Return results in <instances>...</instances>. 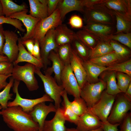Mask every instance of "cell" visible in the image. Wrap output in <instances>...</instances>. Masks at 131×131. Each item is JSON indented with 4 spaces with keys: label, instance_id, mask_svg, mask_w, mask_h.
I'll return each mask as SVG.
<instances>
[{
    "label": "cell",
    "instance_id": "1",
    "mask_svg": "<svg viewBox=\"0 0 131 131\" xmlns=\"http://www.w3.org/2000/svg\"><path fill=\"white\" fill-rule=\"evenodd\" d=\"M0 115L8 126L14 131H39L38 124L20 106L2 109L0 111Z\"/></svg>",
    "mask_w": 131,
    "mask_h": 131
},
{
    "label": "cell",
    "instance_id": "2",
    "mask_svg": "<svg viewBox=\"0 0 131 131\" xmlns=\"http://www.w3.org/2000/svg\"><path fill=\"white\" fill-rule=\"evenodd\" d=\"M83 13L86 23L93 22L115 26V18L113 11L102 3L91 8H84Z\"/></svg>",
    "mask_w": 131,
    "mask_h": 131
},
{
    "label": "cell",
    "instance_id": "3",
    "mask_svg": "<svg viewBox=\"0 0 131 131\" xmlns=\"http://www.w3.org/2000/svg\"><path fill=\"white\" fill-rule=\"evenodd\" d=\"M36 67L27 63L23 66L14 65L11 74L14 80L23 81L31 91L37 90L39 88L37 81L34 76Z\"/></svg>",
    "mask_w": 131,
    "mask_h": 131
},
{
    "label": "cell",
    "instance_id": "4",
    "mask_svg": "<svg viewBox=\"0 0 131 131\" xmlns=\"http://www.w3.org/2000/svg\"><path fill=\"white\" fill-rule=\"evenodd\" d=\"M131 109V101L120 93L115 96L114 102L107 119L111 123L120 124Z\"/></svg>",
    "mask_w": 131,
    "mask_h": 131
},
{
    "label": "cell",
    "instance_id": "5",
    "mask_svg": "<svg viewBox=\"0 0 131 131\" xmlns=\"http://www.w3.org/2000/svg\"><path fill=\"white\" fill-rule=\"evenodd\" d=\"M35 73L41 80L45 94L54 101L56 109L60 108L62 102L61 94L64 90L62 86L58 85L51 75L46 73L43 74L38 68L36 67Z\"/></svg>",
    "mask_w": 131,
    "mask_h": 131
},
{
    "label": "cell",
    "instance_id": "6",
    "mask_svg": "<svg viewBox=\"0 0 131 131\" xmlns=\"http://www.w3.org/2000/svg\"><path fill=\"white\" fill-rule=\"evenodd\" d=\"M62 23L60 12L58 9H56L51 15L41 19L37 25L31 39L34 41L37 40L40 42L49 31L55 29Z\"/></svg>",
    "mask_w": 131,
    "mask_h": 131
},
{
    "label": "cell",
    "instance_id": "7",
    "mask_svg": "<svg viewBox=\"0 0 131 131\" xmlns=\"http://www.w3.org/2000/svg\"><path fill=\"white\" fill-rule=\"evenodd\" d=\"M20 82L15 80L13 86V92L16 94V97L13 101L8 102V107L16 106H20L24 112L29 114L32 111L34 106L39 103L47 101L51 102L54 101L46 94L40 98L35 99H27L22 98L19 95L18 90Z\"/></svg>",
    "mask_w": 131,
    "mask_h": 131
},
{
    "label": "cell",
    "instance_id": "8",
    "mask_svg": "<svg viewBox=\"0 0 131 131\" xmlns=\"http://www.w3.org/2000/svg\"><path fill=\"white\" fill-rule=\"evenodd\" d=\"M116 95L107 93L104 90L97 102L88 109L102 122L107 120L115 101Z\"/></svg>",
    "mask_w": 131,
    "mask_h": 131
},
{
    "label": "cell",
    "instance_id": "9",
    "mask_svg": "<svg viewBox=\"0 0 131 131\" xmlns=\"http://www.w3.org/2000/svg\"><path fill=\"white\" fill-rule=\"evenodd\" d=\"M106 88V82L100 80L95 83L87 82L81 89L80 97L86 102L88 109L98 100Z\"/></svg>",
    "mask_w": 131,
    "mask_h": 131
},
{
    "label": "cell",
    "instance_id": "10",
    "mask_svg": "<svg viewBox=\"0 0 131 131\" xmlns=\"http://www.w3.org/2000/svg\"><path fill=\"white\" fill-rule=\"evenodd\" d=\"M61 85L67 94L74 98L80 97L81 89L70 64L65 66L61 76Z\"/></svg>",
    "mask_w": 131,
    "mask_h": 131
},
{
    "label": "cell",
    "instance_id": "11",
    "mask_svg": "<svg viewBox=\"0 0 131 131\" xmlns=\"http://www.w3.org/2000/svg\"><path fill=\"white\" fill-rule=\"evenodd\" d=\"M55 29H53L49 31L43 38L39 42L41 60L44 71L50 63L48 59L50 52L52 50L56 51L58 47L55 39Z\"/></svg>",
    "mask_w": 131,
    "mask_h": 131
},
{
    "label": "cell",
    "instance_id": "12",
    "mask_svg": "<svg viewBox=\"0 0 131 131\" xmlns=\"http://www.w3.org/2000/svg\"><path fill=\"white\" fill-rule=\"evenodd\" d=\"M83 29L94 35L100 40L107 41L109 37L116 31L115 25L93 22L86 23Z\"/></svg>",
    "mask_w": 131,
    "mask_h": 131
},
{
    "label": "cell",
    "instance_id": "13",
    "mask_svg": "<svg viewBox=\"0 0 131 131\" xmlns=\"http://www.w3.org/2000/svg\"><path fill=\"white\" fill-rule=\"evenodd\" d=\"M5 41L3 49V53L8 58L9 61L13 63L16 59L19 52L17 41L18 36L15 32L9 30H4Z\"/></svg>",
    "mask_w": 131,
    "mask_h": 131
},
{
    "label": "cell",
    "instance_id": "14",
    "mask_svg": "<svg viewBox=\"0 0 131 131\" xmlns=\"http://www.w3.org/2000/svg\"><path fill=\"white\" fill-rule=\"evenodd\" d=\"M28 9L15 13L10 16L12 18L16 19L22 22L26 30V32L23 37L20 38L22 41L31 39L32 38L38 23L41 19L33 17L27 14Z\"/></svg>",
    "mask_w": 131,
    "mask_h": 131
},
{
    "label": "cell",
    "instance_id": "15",
    "mask_svg": "<svg viewBox=\"0 0 131 131\" xmlns=\"http://www.w3.org/2000/svg\"><path fill=\"white\" fill-rule=\"evenodd\" d=\"M57 110L55 105L51 103L47 105L45 102H42L35 105L29 114L33 120L38 124L39 131H43L44 123L47 115L51 112H55Z\"/></svg>",
    "mask_w": 131,
    "mask_h": 131
},
{
    "label": "cell",
    "instance_id": "16",
    "mask_svg": "<svg viewBox=\"0 0 131 131\" xmlns=\"http://www.w3.org/2000/svg\"><path fill=\"white\" fill-rule=\"evenodd\" d=\"M76 129L78 131H89L102 126V122L96 116L87 112L79 117Z\"/></svg>",
    "mask_w": 131,
    "mask_h": 131
},
{
    "label": "cell",
    "instance_id": "17",
    "mask_svg": "<svg viewBox=\"0 0 131 131\" xmlns=\"http://www.w3.org/2000/svg\"><path fill=\"white\" fill-rule=\"evenodd\" d=\"M70 65L81 89L87 82V73L83 64V61L73 50Z\"/></svg>",
    "mask_w": 131,
    "mask_h": 131
},
{
    "label": "cell",
    "instance_id": "18",
    "mask_svg": "<svg viewBox=\"0 0 131 131\" xmlns=\"http://www.w3.org/2000/svg\"><path fill=\"white\" fill-rule=\"evenodd\" d=\"M102 3L112 11L131 20V0H105Z\"/></svg>",
    "mask_w": 131,
    "mask_h": 131
},
{
    "label": "cell",
    "instance_id": "19",
    "mask_svg": "<svg viewBox=\"0 0 131 131\" xmlns=\"http://www.w3.org/2000/svg\"><path fill=\"white\" fill-rule=\"evenodd\" d=\"M54 36L57 47L67 43L71 44L77 37L76 33L66 25L62 24L55 29Z\"/></svg>",
    "mask_w": 131,
    "mask_h": 131
},
{
    "label": "cell",
    "instance_id": "20",
    "mask_svg": "<svg viewBox=\"0 0 131 131\" xmlns=\"http://www.w3.org/2000/svg\"><path fill=\"white\" fill-rule=\"evenodd\" d=\"M48 59L52 62V66L47 68L44 71V73L51 75L54 72L55 74L54 78L58 85H61V75L65 65L59 58L56 52L54 50L50 52Z\"/></svg>",
    "mask_w": 131,
    "mask_h": 131
},
{
    "label": "cell",
    "instance_id": "21",
    "mask_svg": "<svg viewBox=\"0 0 131 131\" xmlns=\"http://www.w3.org/2000/svg\"><path fill=\"white\" fill-rule=\"evenodd\" d=\"M66 121L61 108H58L52 119L45 120L43 131H66L67 128L65 125Z\"/></svg>",
    "mask_w": 131,
    "mask_h": 131
},
{
    "label": "cell",
    "instance_id": "22",
    "mask_svg": "<svg viewBox=\"0 0 131 131\" xmlns=\"http://www.w3.org/2000/svg\"><path fill=\"white\" fill-rule=\"evenodd\" d=\"M81 0H60L57 8L62 20L67 14L76 11L83 13L84 8L81 5Z\"/></svg>",
    "mask_w": 131,
    "mask_h": 131
},
{
    "label": "cell",
    "instance_id": "23",
    "mask_svg": "<svg viewBox=\"0 0 131 131\" xmlns=\"http://www.w3.org/2000/svg\"><path fill=\"white\" fill-rule=\"evenodd\" d=\"M18 41L19 52L16 59L13 63L14 65H17L21 62H26L40 69L43 68V65L41 61L35 58L28 52L22 44L20 38H18Z\"/></svg>",
    "mask_w": 131,
    "mask_h": 131
},
{
    "label": "cell",
    "instance_id": "24",
    "mask_svg": "<svg viewBox=\"0 0 131 131\" xmlns=\"http://www.w3.org/2000/svg\"><path fill=\"white\" fill-rule=\"evenodd\" d=\"M83 64L87 74V82L94 83L98 82V77L103 72L107 70V67L94 64L88 60L83 61Z\"/></svg>",
    "mask_w": 131,
    "mask_h": 131
},
{
    "label": "cell",
    "instance_id": "25",
    "mask_svg": "<svg viewBox=\"0 0 131 131\" xmlns=\"http://www.w3.org/2000/svg\"><path fill=\"white\" fill-rule=\"evenodd\" d=\"M67 94L66 91L64 90L61 94L63 100L61 103L63 107L61 108L66 121L73 123L76 125L79 117L75 114L72 110L71 106V101L69 99Z\"/></svg>",
    "mask_w": 131,
    "mask_h": 131
},
{
    "label": "cell",
    "instance_id": "26",
    "mask_svg": "<svg viewBox=\"0 0 131 131\" xmlns=\"http://www.w3.org/2000/svg\"><path fill=\"white\" fill-rule=\"evenodd\" d=\"M124 60L114 51L99 57L90 59L89 60L96 65L107 67L121 62Z\"/></svg>",
    "mask_w": 131,
    "mask_h": 131
},
{
    "label": "cell",
    "instance_id": "27",
    "mask_svg": "<svg viewBox=\"0 0 131 131\" xmlns=\"http://www.w3.org/2000/svg\"><path fill=\"white\" fill-rule=\"evenodd\" d=\"M28 1L30 15L41 19L48 16L47 5L42 4L39 0H29Z\"/></svg>",
    "mask_w": 131,
    "mask_h": 131
},
{
    "label": "cell",
    "instance_id": "28",
    "mask_svg": "<svg viewBox=\"0 0 131 131\" xmlns=\"http://www.w3.org/2000/svg\"><path fill=\"white\" fill-rule=\"evenodd\" d=\"M2 4L4 15L10 17L13 14L27 9V5L23 3L19 5L11 0H0Z\"/></svg>",
    "mask_w": 131,
    "mask_h": 131
},
{
    "label": "cell",
    "instance_id": "29",
    "mask_svg": "<svg viewBox=\"0 0 131 131\" xmlns=\"http://www.w3.org/2000/svg\"><path fill=\"white\" fill-rule=\"evenodd\" d=\"M114 51L108 41L100 40L93 48L90 50L89 59L99 57Z\"/></svg>",
    "mask_w": 131,
    "mask_h": 131
},
{
    "label": "cell",
    "instance_id": "30",
    "mask_svg": "<svg viewBox=\"0 0 131 131\" xmlns=\"http://www.w3.org/2000/svg\"><path fill=\"white\" fill-rule=\"evenodd\" d=\"M76 33L78 39L90 50L93 48L100 40L94 35L83 29L78 31Z\"/></svg>",
    "mask_w": 131,
    "mask_h": 131
},
{
    "label": "cell",
    "instance_id": "31",
    "mask_svg": "<svg viewBox=\"0 0 131 131\" xmlns=\"http://www.w3.org/2000/svg\"><path fill=\"white\" fill-rule=\"evenodd\" d=\"M74 51L83 61L89 59L90 49L77 37L71 43Z\"/></svg>",
    "mask_w": 131,
    "mask_h": 131
},
{
    "label": "cell",
    "instance_id": "32",
    "mask_svg": "<svg viewBox=\"0 0 131 131\" xmlns=\"http://www.w3.org/2000/svg\"><path fill=\"white\" fill-rule=\"evenodd\" d=\"M116 20V31L114 34L131 32V20L113 11Z\"/></svg>",
    "mask_w": 131,
    "mask_h": 131
},
{
    "label": "cell",
    "instance_id": "33",
    "mask_svg": "<svg viewBox=\"0 0 131 131\" xmlns=\"http://www.w3.org/2000/svg\"><path fill=\"white\" fill-rule=\"evenodd\" d=\"M65 65L70 64L72 55L73 49L71 43L58 46L56 51Z\"/></svg>",
    "mask_w": 131,
    "mask_h": 131
},
{
    "label": "cell",
    "instance_id": "34",
    "mask_svg": "<svg viewBox=\"0 0 131 131\" xmlns=\"http://www.w3.org/2000/svg\"><path fill=\"white\" fill-rule=\"evenodd\" d=\"M108 73L106 78V92L108 94L116 95L122 92L117 86L116 80V72L111 71Z\"/></svg>",
    "mask_w": 131,
    "mask_h": 131
},
{
    "label": "cell",
    "instance_id": "35",
    "mask_svg": "<svg viewBox=\"0 0 131 131\" xmlns=\"http://www.w3.org/2000/svg\"><path fill=\"white\" fill-rule=\"evenodd\" d=\"M107 41L114 51L122 58L124 60L131 56L130 49L127 47L115 40H109Z\"/></svg>",
    "mask_w": 131,
    "mask_h": 131
},
{
    "label": "cell",
    "instance_id": "36",
    "mask_svg": "<svg viewBox=\"0 0 131 131\" xmlns=\"http://www.w3.org/2000/svg\"><path fill=\"white\" fill-rule=\"evenodd\" d=\"M14 80L12 76L10 77L8 84L4 90L0 92V105L3 109L8 107V101L12 99V97L13 94L10 93V92L11 88L13 86Z\"/></svg>",
    "mask_w": 131,
    "mask_h": 131
},
{
    "label": "cell",
    "instance_id": "37",
    "mask_svg": "<svg viewBox=\"0 0 131 131\" xmlns=\"http://www.w3.org/2000/svg\"><path fill=\"white\" fill-rule=\"evenodd\" d=\"M70 105L73 112L79 117L88 111L86 102L81 97L74 98V100L71 102Z\"/></svg>",
    "mask_w": 131,
    "mask_h": 131
},
{
    "label": "cell",
    "instance_id": "38",
    "mask_svg": "<svg viewBox=\"0 0 131 131\" xmlns=\"http://www.w3.org/2000/svg\"><path fill=\"white\" fill-rule=\"evenodd\" d=\"M107 67V71L123 73L131 77V59L116 63Z\"/></svg>",
    "mask_w": 131,
    "mask_h": 131
},
{
    "label": "cell",
    "instance_id": "39",
    "mask_svg": "<svg viewBox=\"0 0 131 131\" xmlns=\"http://www.w3.org/2000/svg\"><path fill=\"white\" fill-rule=\"evenodd\" d=\"M131 77L122 73L116 72V78L117 80V84L122 92L125 93L131 82Z\"/></svg>",
    "mask_w": 131,
    "mask_h": 131
},
{
    "label": "cell",
    "instance_id": "40",
    "mask_svg": "<svg viewBox=\"0 0 131 131\" xmlns=\"http://www.w3.org/2000/svg\"><path fill=\"white\" fill-rule=\"evenodd\" d=\"M112 40L120 42L131 49V32L124 33H120L110 35L108 40Z\"/></svg>",
    "mask_w": 131,
    "mask_h": 131
},
{
    "label": "cell",
    "instance_id": "41",
    "mask_svg": "<svg viewBox=\"0 0 131 131\" xmlns=\"http://www.w3.org/2000/svg\"><path fill=\"white\" fill-rule=\"evenodd\" d=\"M4 23L11 25L22 32L25 31V29L22 27L23 25L21 22L18 19L6 17L4 16L0 17V24Z\"/></svg>",
    "mask_w": 131,
    "mask_h": 131
},
{
    "label": "cell",
    "instance_id": "42",
    "mask_svg": "<svg viewBox=\"0 0 131 131\" xmlns=\"http://www.w3.org/2000/svg\"><path fill=\"white\" fill-rule=\"evenodd\" d=\"M14 65L8 61L0 62V74L5 75L11 74Z\"/></svg>",
    "mask_w": 131,
    "mask_h": 131
},
{
    "label": "cell",
    "instance_id": "43",
    "mask_svg": "<svg viewBox=\"0 0 131 131\" xmlns=\"http://www.w3.org/2000/svg\"><path fill=\"white\" fill-rule=\"evenodd\" d=\"M68 23L71 27L73 28L79 29L83 27V20L80 16L77 15L72 16L69 20Z\"/></svg>",
    "mask_w": 131,
    "mask_h": 131
},
{
    "label": "cell",
    "instance_id": "44",
    "mask_svg": "<svg viewBox=\"0 0 131 131\" xmlns=\"http://www.w3.org/2000/svg\"><path fill=\"white\" fill-rule=\"evenodd\" d=\"M120 131H131V113H128L120 124Z\"/></svg>",
    "mask_w": 131,
    "mask_h": 131
},
{
    "label": "cell",
    "instance_id": "45",
    "mask_svg": "<svg viewBox=\"0 0 131 131\" xmlns=\"http://www.w3.org/2000/svg\"><path fill=\"white\" fill-rule=\"evenodd\" d=\"M120 125L119 123H111L107 121L102 122V127L104 131H118V128Z\"/></svg>",
    "mask_w": 131,
    "mask_h": 131
},
{
    "label": "cell",
    "instance_id": "46",
    "mask_svg": "<svg viewBox=\"0 0 131 131\" xmlns=\"http://www.w3.org/2000/svg\"><path fill=\"white\" fill-rule=\"evenodd\" d=\"M60 0H47L48 16L52 14L57 8Z\"/></svg>",
    "mask_w": 131,
    "mask_h": 131
},
{
    "label": "cell",
    "instance_id": "47",
    "mask_svg": "<svg viewBox=\"0 0 131 131\" xmlns=\"http://www.w3.org/2000/svg\"><path fill=\"white\" fill-rule=\"evenodd\" d=\"M105 0H81L82 5L84 8H90L102 3Z\"/></svg>",
    "mask_w": 131,
    "mask_h": 131
},
{
    "label": "cell",
    "instance_id": "48",
    "mask_svg": "<svg viewBox=\"0 0 131 131\" xmlns=\"http://www.w3.org/2000/svg\"><path fill=\"white\" fill-rule=\"evenodd\" d=\"M32 55L35 58L41 61L39 42L38 41H34Z\"/></svg>",
    "mask_w": 131,
    "mask_h": 131
},
{
    "label": "cell",
    "instance_id": "49",
    "mask_svg": "<svg viewBox=\"0 0 131 131\" xmlns=\"http://www.w3.org/2000/svg\"><path fill=\"white\" fill-rule=\"evenodd\" d=\"M5 41V36L2 24H0V55L4 56L3 49Z\"/></svg>",
    "mask_w": 131,
    "mask_h": 131
},
{
    "label": "cell",
    "instance_id": "50",
    "mask_svg": "<svg viewBox=\"0 0 131 131\" xmlns=\"http://www.w3.org/2000/svg\"><path fill=\"white\" fill-rule=\"evenodd\" d=\"M21 42L24 46H26L27 51L32 55L34 43L33 40L32 39H29L24 41H21Z\"/></svg>",
    "mask_w": 131,
    "mask_h": 131
},
{
    "label": "cell",
    "instance_id": "51",
    "mask_svg": "<svg viewBox=\"0 0 131 131\" xmlns=\"http://www.w3.org/2000/svg\"><path fill=\"white\" fill-rule=\"evenodd\" d=\"M12 76V74L9 75H5L0 74V90L4 88L8 84L7 81V79Z\"/></svg>",
    "mask_w": 131,
    "mask_h": 131
},
{
    "label": "cell",
    "instance_id": "52",
    "mask_svg": "<svg viewBox=\"0 0 131 131\" xmlns=\"http://www.w3.org/2000/svg\"><path fill=\"white\" fill-rule=\"evenodd\" d=\"M124 94L126 97L131 101V82L130 83L126 91Z\"/></svg>",
    "mask_w": 131,
    "mask_h": 131
},
{
    "label": "cell",
    "instance_id": "53",
    "mask_svg": "<svg viewBox=\"0 0 131 131\" xmlns=\"http://www.w3.org/2000/svg\"><path fill=\"white\" fill-rule=\"evenodd\" d=\"M66 131H78L75 128H67ZM89 131H104L102 126L96 129Z\"/></svg>",
    "mask_w": 131,
    "mask_h": 131
},
{
    "label": "cell",
    "instance_id": "54",
    "mask_svg": "<svg viewBox=\"0 0 131 131\" xmlns=\"http://www.w3.org/2000/svg\"><path fill=\"white\" fill-rule=\"evenodd\" d=\"M9 61V60L7 56L0 55V62L3 61Z\"/></svg>",
    "mask_w": 131,
    "mask_h": 131
},
{
    "label": "cell",
    "instance_id": "55",
    "mask_svg": "<svg viewBox=\"0 0 131 131\" xmlns=\"http://www.w3.org/2000/svg\"><path fill=\"white\" fill-rule=\"evenodd\" d=\"M4 16L3 12L2 7L1 3L0 1V17Z\"/></svg>",
    "mask_w": 131,
    "mask_h": 131
},
{
    "label": "cell",
    "instance_id": "56",
    "mask_svg": "<svg viewBox=\"0 0 131 131\" xmlns=\"http://www.w3.org/2000/svg\"><path fill=\"white\" fill-rule=\"evenodd\" d=\"M39 1L42 4L47 5V0H39Z\"/></svg>",
    "mask_w": 131,
    "mask_h": 131
},
{
    "label": "cell",
    "instance_id": "57",
    "mask_svg": "<svg viewBox=\"0 0 131 131\" xmlns=\"http://www.w3.org/2000/svg\"><path fill=\"white\" fill-rule=\"evenodd\" d=\"M2 109V107L1 106V105H0V110H1Z\"/></svg>",
    "mask_w": 131,
    "mask_h": 131
}]
</instances>
